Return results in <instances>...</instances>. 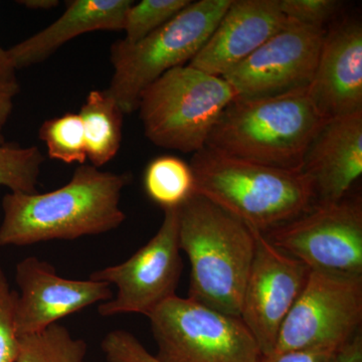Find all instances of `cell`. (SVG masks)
<instances>
[{
  "instance_id": "6da1fadb",
  "label": "cell",
  "mask_w": 362,
  "mask_h": 362,
  "mask_svg": "<svg viewBox=\"0 0 362 362\" xmlns=\"http://www.w3.org/2000/svg\"><path fill=\"white\" fill-rule=\"evenodd\" d=\"M131 180L130 173L82 164L66 185L51 192L6 194L2 199L0 247L77 240L116 230L126 218L119 204Z\"/></svg>"
},
{
  "instance_id": "7a4b0ae2",
  "label": "cell",
  "mask_w": 362,
  "mask_h": 362,
  "mask_svg": "<svg viewBox=\"0 0 362 362\" xmlns=\"http://www.w3.org/2000/svg\"><path fill=\"white\" fill-rule=\"evenodd\" d=\"M180 251L190 263L189 299L240 316L254 259V230L237 216L194 194L177 209Z\"/></svg>"
},
{
  "instance_id": "3957f363",
  "label": "cell",
  "mask_w": 362,
  "mask_h": 362,
  "mask_svg": "<svg viewBox=\"0 0 362 362\" xmlns=\"http://www.w3.org/2000/svg\"><path fill=\"white\" fill-rule=\"evenodd\" d=\"M327 121L307 89L237 98L221 113L206 147L259 165L302 170L307 150Z\"/></svg>"
},
{
  "instance_id": "277c9868",
  "label": "cell",
  "mask_w": 362,
  "mask_h": 362,
  "mask_svg": "<svg viewBox=\"0 0 362 362\" xmlns=\"http://www.w3.org/2000/svg\"><path fill=\"white\" fill-rule=\"evenodd\" d=\"M194 194L265 233L294 220L316 204L310 178L233 158L204 147L190 162Z\"/></svg>"
},
{
  "instance_id": "5b68a950",
  "label": "cell",
  "mask_w": 362,
  "mask_h": 362,
  "mask_svg": "<svg viewBox=\"0 0 362 362\" xmlns=\"http://www.w3.org/2000/svg\"><path fill=\"white\" fill-rule=\"evenodd\" d=\"M237 98L223 77L182 66L143 90L137 110L153 144L194 154L206 146L221 113Z\"/></svg>"
},
{
  "instance_id": "8992f818",
  "label": "cell",
  "mask_w": 362,
  "mask_h": 362,
  "mask_svg": "<svg viewBox=\"0 0 362 362\" xmlns=\"http://www.w3.org/2000/svg\"><path fill=\"white\" fill-rule=\"evenodd\" d=\"M233 0L190 2L173 20L139 42L111 47L114 74L107 92L124 114L137 110L139 98L166 71L192 61L216 30Z\"/></svg>"
},
{
  "instance_id": "52a82bcc",
  "label": "cell",
  "mask_w": 362,
  "mask_h": 362,
  "mask_svg": "<svg viewBox=\"0 0 362 362\" xmlns=\"http://www.w3.org/2000/svg\"><path fill=\"white\" fill-rule=\"evenodd\" d=\"M160 362H259L263 354L240 316L175 296L148 317Z\"/></svg>"
},
{
  "instance_id": "ba28073f",
  "label": "cell",
  "mask_w": 362,
  "mask_h": 362,
  "mask_svg": "<svg viewBox=\"0 0 362 362\" xmlns=\"http://www.w3.org/2000/svg\"><path fill=\"white\" fill-rule=\"evenodd\" d=\"M273 246L311 271L362 276L359 197L316 204L294 220L263 233Z\"/></svg>"
},
{
  "instance_id": "9c48e42d",
  "label": "cell",
  "mask_w": 362,
  "mask_h": 362,
  "mask_svg": "<svg viewBox=\"0 0 362 362\" xmlns=\"http://www.w3.org/2000/svg\"><path fill=\"white\" fill-rule=\"evenodd\" d=\"M362 276L311 271L279 333L273 352L338 351L361 331Z\"/></svg>"
},
{
  "instance_id": "30bf717a",
  "label": "cell",
  "mask_w": 362,
  "mask_h": 362,
  "mask_svg": "<svg viewBox=\"0 0 362 362\" xmlns=\"http://www.w3.org/2000/svg\"><path fill=\"white\" fill-rule=\"evenodd\" d=\"M183 271L178 242L177 209H165L156 235L127 261L90 274V279L115 285L117 295L101 303L103 317L136 313L149 317L176 296Z\"/></svg>"
},
{
  "instance_id": "8fae6325",
  "label": "cell",
  "mask_w": 362,
  "mask_h": 362,
  "mask_svg": "<svg viewBox=\"0 0 362 362\" xmlns=\"http://www.w3.org/2000/svg\"><path fill=\"white\" fill-rule=\"evenodd\" d=\"M327 30L289 21L249 58L223 76L240 99L280 96L307 89Z\"/></svg>"
},
{
  "instance_id": "7c38bea8",
  "label": "cell",
  "mask_w": 362,
  "mask_h": 362,
  "mask_svg": "<svg viewBox=\"0 0 362 362\" xmlns=\"http://www.w3.org/2000/svg\"><path fill=\"white\" fill-rule=\"evenodd\" d=\"M252 230L256 247L240 316L265 356L275 350L281 327L303 291L311 270L273 246L263 233Z\"/></svg>"
},
{
  "instance_id": "4fadbf2b",
  "label": "cell",
  "mask_w": 362,
  "mask_h": 362,
  "mask_svg": "<svg viewBox=\"0 0 362 362\" xmlns=\"http://www.w3.org/2000/svg\"><path fill=\"white\" fill-rule=\"evenodd\" d=\"M14 321L18 337L37 334L61 319L113 298L111 285L101 281L71 280L37 257L21 259L16 267Z\"/></svg>"
},
{
  "instance_id": "5bb4252c",
  "label": "cell",
  "mask_w": 362,
  "mask_h": 362,
  "mask_svg": "<svg viewBox=\"0 0 362 362\" xmlns=\"http://www.w3.org/2000/svg\"><path fill=\"white\" fill-rule=\"evenodd\" d=\"M280 0H233L216 30L187 66L223 77L288 23Z\"/></svg>"
},
{
  "instance_id": "9a60e30c",
  "label": "cell",
  "mask_w": 362,
  "mask_h": 362,
  "mask_svg": "<svg viewBox=\"0 0 362 362\" xmlns=\"http://www.w3.org/2000/svg\"><path fill=\"white\" fill-rule=\"evenodd\" d=\"M307 90L326 120L362 112L361 21H343L326 33Z\"/></svg>"
},
{
  "instance_id": "2e32d148",
  "label": "cell",
  "mask_w": 362,
  "mask_h": 362,
  "mask_svg": "<svg viewBox=\"0 0 362 362\" xmlns=\"http://www.w3.org/2000/svg\"><path fill=\"white\" fill-rule=\"evenodd\" d=\"M316 204L337 202L362 175V112L324 124L304 157Z\"/></svg>"
},
{
  "instance_id": "e0dca14e",
  "label": "cell",
  "mask_w": 362,
  "mask_h": 362,
  "mask_svg": "<svg viewBox=\"0 0 362 362\" xmlns=\"http://www.w3.org/2000/svg\"><path fill=\"white\" fill-rule=\"evenodd\" d=\"M130 0H74L51 25L7 49L16 70L45 62L62 45L94 30H124Z\"/></svg>"
},
{
  "instance_id": "ac0fdd59",
  "label": "cell",
  "mask_w": 362,
  "mask_h": 362,
  "mask_svg": "<svg viewBox=\"0 0 362 362\" xmlns=\"http://www.w3.org/2000/svg\"><path fill=\"white\" fill-rule=\"evenodd\" d=\"M78 115L84 125L88 159L101 168L120 149L124 113L107 90H90Z\"/></svg>"
},
{
  "instance_id": "d6986e66",
  "label": "cell",
  "mask_w": 362,
  "mask_h": 362,
  "mask_svg": "<svg viewBox=\"0 0 362 362\" xmlns=\"http://www.w3.org/2000/svg\"><path fill=\"white\" fill-rule=\"evenodd\" d=\"M144 188L149 199L163 211L178 209L194 194V173L182 159L157 157L145 170Z\"/></svg>"
},
{
  "instance_id": "ffe728a7",
  "label": "cell",
  "mask_w": 362,
  "mask_h": 362,
  "mask_svg": "<svg viewBox=\"0 0 362 362\" xmlns=\"http://www.w3.org/2000/svg\"><path fill=\"white\" fill-rule=\"evenodd\" d=\"M87 343L75 338L59 323L37 334L20 337V349L14 362H84Z\"/></svg>"
},
{
  "instance_id": "44dd1931",
  "label": "cell",
  "mask_w": 362,
  "mask_h": 362,
  "mask_svg": "<svg viewBox=\"0 0 362 362\" xmlns=\"http://www.w3.org/2000/svg\"><path fill=\"white\" fill-rule=\"evenodd\" d=\"M39 136L47 145L49 158L80 165L87 160L84 125L78 114L68 113L45 121Z\"/></svg>"
},
{
  "instance_id": "7402d4cb",
  "label": "cell",
  "mask_w": 362,
  "mask_h": 362,
  "mask_svg": "<svg viewBox=\"0 0 362 362\" xmlns=\"http://www.w3.org/2000/svg\"><path fill=\"white\" fill-rule=\"evenodd\" d=\"M44 160L39 147L0 145V187L9 188L13 192L37 194V181Z\"/></svg>"
},
{
  "instance_id": "603a6c76",
  "label": "cell",
  "mask_w": 362,
  "mask_h": 362,
  "mask_svg": "<svg viewBox=\"0 0 362 362\" xmlns=\"http://www.w3.org/2000/svg\"><path fill=\"white\" fill-rule=\"evenodd\" d=\"M190 0H142L133 4L125 16V42L134 44L173 20Z\"/></svg>"
},
{
  "instance_id": "cb8c5ba5",
  "label": "cell",
  "mask_w": 362,
  "mask_h": 362,
  "mask_svg": "<svg viewBox=\"0 0 362 362\" xmlns=\"http://www.w3.org/2000/svg\"><path fill=\"white\" fill-rule=\"evenodd\" d=\"M16 298L18 293L11 289L0 267V362H14L20 349L14 321Z\"/></svg>"
},
{
  "instance_id": "d4e9b609",
  "label": "cell",
  "mask_w": 362,
  "mask_h": 362,
  "mask_svg": "<svg viewBox=\"0 0 362 362\" xmlns=\"http://www.w3.org/2000/svg\"><path fill=\"white\" fill-rule=\"evenodd\" d=\"M341 6L337 0H280L281 11L288 21L319 28H325Z\"/></svg>"
},
{
  "instance_id": "484cf974",
  "label": "cell",
  "mask_w": 362,
  "mask_h": 362,
  "mask_svg": "<svg viewBox=\"0 0 362 362\" xmlns=\"http://www.w3.org/2000/svg\"><path fill=\"white\" fill-rule=\"evenodd\" d=\"M101 349L107 362H160L134 335L125 330L107 333Z\"/></svg>"
},
{
  "instance_id": "4316f807",
  "label": "cell",
  "mask_w": 362,
  "mask_h": 362,
  "mask_svg": "<svg viewBox=\"0 0 362 362\" xmlns=\"http://www.w3.org/2000/svg\"><path fill=\"white\" fill-rule=\"evenodd\" d=\"M338 351L328 349H301L272 352L269 356H263L259 362H335Z\"/></svg>"
},
{
  "instance_id": "83f0119b",
  "label": "cell",
  "mask_w": 362,
  "mask_h": 362,
  "mask_svg": "<svg viewBox=\"0 0 362 362\" xmlns=\"http://www.w3.org/2000/svg\"><path fill=\"white\" fill-rule=\"evenodd\" d=\"M20 92V85L0 82V145L4 144V128L13 108V99Z\"/></svg>"
},
{
  "instance_id": "f1b7e54d",
  "label": "cell",
  "mask_w": 362,
  "mask_h": 362,
  "mask_svg": "<svg viewBox=\"0 0 362 362\" xmlns=\"http://www.w3.org/2000/svg\"><path fill=\"white\" fill-rule=\"evenodd\" d=\"M335 362H362L361 331L339 349Z\"/></svg>"
},
{
  "instance_id": "f546056e",
  "label": "cell",
  "mask_w": 362,
  "mask_h": 362,
  "mask_svg": "<svg viewBox=\"0 0 362 362\" xmlns=\"http://www.w3.org/2000/svg\"><path fill=\"white\" fill-rule=\"evenodd\" d=\"M0 82L7 84H16V70L11 63L7 49L0 47Z\"/></svg>"
},
{
  "instance_id": "4dcf8cb0",
  "label": "cell",
  "mask_w": 362,
  "mask_h": 362,
  "mask_svg": "<svg viewBox=\"0 0 362 362\" xmlns=\"http://www.w3.org/2000/svg\"><path fill=\"white\" fill-rule=\"evenodd\" d=\"M18 4L32 9H49L59 6L58 0H21Z\"/></svg>"
}]
</instances>
